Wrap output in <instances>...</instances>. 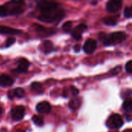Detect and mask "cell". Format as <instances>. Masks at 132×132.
I'll return each instance as SVG.
<instances>
[{
    "label": "cell",
    "instance_id": "7c38bea8",
    "mask_svg": "<svg viewBox=\"0 0 132 132\" xmlns=\"http://www.w3.org/2000/svg\"><path fill=\"white\" fill-rule=\"evenodd\" d=\"M14 83V80L8 75L2 74L0 76V86L2 87H6L12 86Z\"/></svg>",
    "mask_w": 132,
    "mask_h": 132
},
{
    "label": "cell",
    "instance_id": "d6986e66",
    "mask_svg": "<svg viewBox=\"0 0 132 132\" xmlns=\"http://www.w3.org/2000/svg\"><path fill=\"white\" fill-rule=\"evenodd\" d=\"M32 120L35 123V125L37 126H43L44 124V120H43V117L39 116V115H34L32 117Z\"/></svg>",
    "mask_w": 132,
    "mask_h": 132
},
{
    "label": "cell",
    "instance_id": "7a4b0ae2",
    "mask_svg": "<svg viewBox=\"0 0 132 132\" xmlns=\"http://www.w3.org/2000/svg\"><path fill=\"white\" fill-rule=\"evenodd\" d=\"M23 1H11L3 5H0V17L15 15L22 13L25 9Z\"/></svg>",
    "mask_w": 132,
    "mask_h": 132
},
{
    "label": "cell",
    "instance_id": "2e32d148",
    "mask_svg": "<svg viewBox=\"0 0 132 132\" xmlns=\"http://www.w3.org/2000/svg\"><path fill=\"white\" fill-rule=\"evenodd\" d=\"M80 104H81V101L78 98H75V99H73L70 101L69 103V107L71 110L73 111H76L77 110L80 106Z\"/></svg>",
    "mask_w": 132,
    "mask_h": 132
},
{
    "label": "cell",
    "instance_id": "30bf717a",
    "mask_svg": "<svg viewBox=\"0 0 132 132\" xmlns=\"http://www.w3.org/2000/svg\"><path fill=\"white\" fill-rule=\"evenodd\" d=\"M29 67V61L26 59L22 58L18 61V65L15 70L19 73H26Z\"/></svg>",
    "mask_w": 132,
    "mask_h": 132
},
{
    "label": "cell",
    "instance_id": "6da1fadb",
    "mask_svg": "<svg viewBox=\"0 0 132 132\" xmlns=\"http://www.w3.org/2000/svg\"><path fill=\"white\" fill-rule=\"evenodd\" d=\"M36 8L39 12L38 19L43 22L53 23L59 22L65 15L64 9L56 2L40 1L37 3Z\"/></svg>",
    "mask_w": 132,
    "mask_h": 132
},
{
    "label": "cell",
    "instance_id": "d4e9b609",
    "mask_svg": "<svg viewBox=\"0 0 132 132\" xmlns=\"http://www.w3.org/2000/svg\"><path fill=\"white\" fill-rule=\"evenodd\" d=\"M74 50L75 52H79L80 50V46L79 44H77L74 46Z\"/></svg>",
    "mask_w": 132,
    "mask_h": 132
},
{
    "label": "cell",
    "instance_id": "4fadbf2b",
    "mask_svg": "<svg viewBox=\"0 0 132 132\" xmlns=\"http://www.w3.org/2000/svg\"><path fill=\"white\" fill-rule=\"evenodd\" d=\"M25 94V91L22 88L18 87L13 90H11L8 92V97L10 99H12L13 97H22Z\"/></svg>",
    "mask_w": 132,
    "mask_h": 132
},
{
    "label": "cell",
    "instance_id": "5b68a950",
    "mask_svg": "<svg viewBox=\"0 0 132 132\" xmlns=\"http://www.w3.org/2000/svg\"><path fill=\"white\" fill-rule=\"evenodd\" d=\"M11 115L12 120L15 121H19L22 120L25 115V108L21 105L13 108L11 111Z\"/></svg>",
    "mask_w": 132,
    "mask_h": 132
},
{
    "label": "cell",
    "instance_id": "e0dca14e",
    "mask_svg": "<svg viewBox=\"0 0 132 132\" xmlns=\"http://www.w3.org/2000/svg\"><path fill=\"white\" fill-rule=\"evenodd\" d=\"M122 108H123V109L125 110V111H126V113L131 114L132 111L131 101L130 99H128V100H126V101H125L123 103Z\"/></svg>",
    "mask_w": 132,
    "mask_h": 132
},
{
    "label": "cell",
    "instance_id": "8992f818",
    "mask_svg": "<svg viewBox=\"0 0 132 132\" xmlns=\"http://www.w3.org/2000/svg\"><path fill=\"white\" fill-rule=\"evenodd\" d=\"M87 26L86 24H80L77 27H75L72 31H71V36L72 37L76 39V40H80L81 39L82 33L84 32L85 30H87Z\"/></svg>",
    "mask_w": 132,
    "mask_h": 132
},
{
    "label": "cell",
    "instance_id": "277c9868",
    "mask_svg": "<svg viewBox=\"0 0 132 132\" xmlns=\"http://www.w3.org/2000/svg\"><path fill=\"white\" fill-rule=\"evenodd\" d=\"M123 124H124L123 118L118 114H114L111 115L108 120L107 121V126L113 129H118L121 128Z\"/></svg>",
    "mask_w": 132,
    "mask_h": 132
},
{
    "label": "cell",
    "instance_id": "484cf974",
    "mask_svg": "<svg viewBox=\"0 0 132 132\" xmlns=\"http://www.w3.org/2000/svg\"><path fill=\"white\" fill-rule=\"evenodd\" d=\"M67 93H68V91H67V88H64V90H63V97H67Z\"/></svg>",
    "mask_w": 132,
    "mask_h": 132
},
{
    "label": "cell",
    "instance_id": "52a82bcc",
    "mask_svg": "<svg viewBox=\"0 0 132 132\" xmlns=\"http://www.w3.org/2000/svg\"><path fill=\"white\" fill-rule=\"evenodd\" d=\"M122 2L121 1L111 0L107 3V10L111 13H116L121 9Z\"/></svg>",
    "mask_w": 132,
    "mask_h": 132
},
{
    "label": "cell",
    "instance_id": "ba28073f",
    "mask_svg": "<svg viewBox=\"0 0 132 132\" xmlns=\"http://www.w3.org/2000/svg\"><path fill=\"white\" fill-rule=\"evenodd\" d=\"M97 46V42L94 39H88L86 40V42H85V43L84 45L83 49H84V52L86 53L90 54V53H93L96 50Z\"/></svg>",
    "mask_w": 132,
    "mask_h": 132
},
{
    "label": "cell",
    "instance_id": "44dd1931",
    "mask_svg": "<svg viewBox=\"0 0 132 132\" xmlns=\"http://www.w3.org/2000/svg\"><path fill=\"white\" fill-rule=\"evenodd\" d=\"M124 15L126 18H131L132 15V9L131 7L130 6H127L125 9V12H124Z\"/></svg>",
    "mask_w": 132,
    "mask_h": 132
},
{
    "label": "cell",
    "instance_id": "9a60e30c",
    "mask_svg": "<svg viewBox=\"0 0 132 132\" xmlns=\"http://www.w3.org/2000/svg\"><path fill=\"white\" fill-rule=\"evenodd\" d=\"M53 50V45L50 40L43 42V52L45 54H49Z\"/></svg>",
    "mask_w": 132,
    "mask_h": 132
},
{
    "label": "cell",
    "instance_id": "f1b7e54d",
    "mask_svg": "<svg viewBox=\"0 0 132 132\" xmlns=\"http://www.w3.org/2000/svg\"><path fill=\"white\" fill-rule=\"evenodd\" d=\"M15 132H25L24 131H22V130H18V131H16Z\"/></svg>",
    "mask_w": 132,
    "mask_h": 132
},
{
    "label": "cell",
    "instance_id": "ffe728a7",
    "mask_svg": "<svg viewBox=\"0 0 132 132\" xmlns=\"http://www.w3.org/2000/svg\"><path fill=\"white\" fill-rule=\"evenodd\" d=\"M72 25H73V22H70V21H67L66 22H64V24L63 25V29L65 32L67 33H69L71 32V29H72Z\"/></svg>",
    "mask_w": 132,
    "mask_h": 132
},
{
    "label": "cell",
    "instance_id": "603a6c76",
    "mask_svg": "<svg viewBox=\"0 0 132 132\" xmlns=\"http://www.w3.org/2000/svg\"><path fill=\"white\" fill-rule=\"evenodd\" d=\"M125 69H126V71L128 73H131L132 71V61L131 60H129L126 65H125Z\"/></svg>",
    "mask_w": 132,
    "mask_h": 132
},
{
    "label": "cell",
    "instance_id": "4316f807",
    "mask_svg": "<svg viewBox=\"0 0 132 132\" xmlns=\"http://www.w3.org/2000/svg\"><path fill=\"white\" fill-rule=\"evenodd\" d=\"M2 108L1 106H0V116L2 115Z\"/></svg>",
    "mask_w": 132,
    "mask_h": 132
},
{
    "label": "cell",
    "instance_id": "f546056e",
    "mask_svg": "<svg viewBox=\"0 0 132 132\" xmlns=\"http://www.w3.org/2000/svg\"><path fill=\"white\" fill-rule=\"evenodd\" d=\"M113 132H115V131H113Z\"/></svg>",
    "mask_w": 132,
    "mask_h": 132
},
{
    "label": "cell",
    "instance_id": "9c48e42d",
    "mask_svg": "<svg viewBox=\"0 0 132 132\" xmlns=\"http://www.w3.org/2000/svg\"><path fill=\"white\" fill-rule=\"evenodd\" d=\"M36 109L39 113L46 114V113H49L51 111V105L47 101H42L37 104Z\"/></svg>",
    "mask_w": 132,
    "mask_h": 132
},
{
    "label": "cell",
    "instance_id": "cb8c5ba5",
    "mask_svg": "<svg viewBox=\"0 0 132 132\" xmlns=\"http://www.w3.org/2000/svg\"><path fill=\"white\" fill-rule=\"evenodd\" d=\"M70 91H71V93H72V94L73 96H77L79 94V90L77 87H73V86H71L70 87Z\"/></svg>",
    "mask_w": 132,
    "mask_h": 132
},
{
    "label": "cell",
    "instance_id": "8fae6325",
    "mask_svg": "<svg viewBox=\"0 0 132 132\" xmlns=\"http://www.w3.org/2000/svg\"><path fill=\"white\" fill-rule=\"evenodd\" d=\"M22 32V30L13 29L11 27L5 26H0V34H5V35H17Z\"/></svg>",
    "mask_w": 132,
    "mask_h": 132
},
{
    "label": "cell",
    "instance_id": "ac0fdd59",
    "mask_svg": "<svg viewBox=\"0 0 132 132\" xmlns=\"http://www.w3.org/2000/svg\"><path fill=\"white\" fill-rule=\"evenodd\" d=\"M31 88L33 91L37 93H42L43 92V86L39 82H34L31 84Z\"/></svg>",
    "mask_w": 132,
    "mask_h": 132
},
{
    "label": "cell",
    "instance_id": "7402d4cb",
    "mask_svg": "<svg viewBox=\"0 0 132 132\" xmlns=\"http://www.w3.org/2000/svg\"><path fill=\"white\" fill-rule=\"evenodd\" d=\"M15 42V39L14 37H9V38L7 39L6 42H5V47H9V46H12Z\"/></svg>",
    "mask_w": 132,
    "mask_h": 132
},
{
    "label": "cell",
    "instance_id": "83f0119b",
    "mask_svg": "<svg viewBox=\"0 0 132 132\" xmlns=\"http://www.w3.org/2000/svg\"><path fill=\"white\" fill-rule=\"evenodd\" d=\"M124 132H131V129H128V130L125 131Z\"/></svg>",
    "mask_w": 132,
    "mask_h": 132
},
{
    "label": "cell",
    "instance_id": "3957f363",
    "mask_svg": "<svg viewBox=\"0 0 132 132\" xmlns=\"http://www.w3.org/2000/svg\"><path fill=\"white\" fill-rule=\"evenodd\" d=\"M127 38V34L124 32H115L110 35H106L105 33H100L99 39L105 46H111L118 44Z\"/></svg>",
    "mask_w": 132,
    "mask_h": 132
},
{
    "label": "cell",
    "instance_id": "5bb4252c",
    "mask_svg": "<svg viewBox=\"0 0 132 132\" xmlns=\"http://www.w3.org/2000/svg\"><path fill=\"white\" fill-rule=\"evenodd\" d=\"M118 16H108L104 18L103 22L108 26H115L118 22Z\"/></svg>",
    "mask_w": 132,
    "mask_h": 132
}]
</instances>
